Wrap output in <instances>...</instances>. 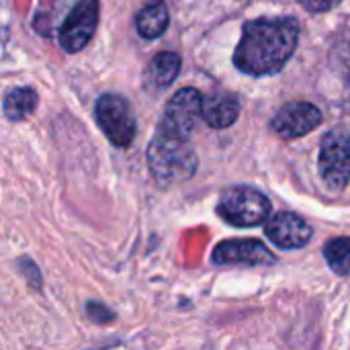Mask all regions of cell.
Returning <instances> with one entry per match:
<instances>
[{
  "instance_id": "6da1fadb",
  "label": "cell",
  "mask_w": 350,
  "mask_h": 350,
  "mask_svg": "<svg viewBox=\"0 0 350 350\" xmlns=\"http://www.w3.org/2000/svg\"><path fill=\"white\" fill-rule=\"evenodd\" d=\"M299 41V23L291 16L248 21L234 53V64L248 76L279 72Z\"/></svg>"
},
{
  "instance_id": "7a4b0ae2",
  "label": "cell",
  "mask_w": 350,
  "mask_h": 350,
  "mask_svg": "<svg viewBox=\"0 0 350 350\" xmlns=\"http://www.w3.org/2000/svg\"><path fill=\"white\" fill-rule=\"evenodd\" d=\"M199 166V158L189 139L172 137L156 131L148 146V168L162 187L189 180Z\"/></svg>"
},
{
  "instance_id": "3957f363",
  "label": "cell",
  "mask_w": 350,
  "mask_h": 350,
  "mask_svg": "<svg viewBox=\"0 0 350 350\" xmlns=\"http://www.w3.org/2000/svg\"><path fill=\"white\" fill-rule=\"evenodd\" d=\"M217 213L230 226L254 228L269 219L271 201L252 187H232L221 193Z\"/></svg>"
},
{
  "instance_id": "277c9868",
  "label": "cell",
  "mask_w": 350,
  "mask_h": 350,
  "mask_svg": "<svg viewBox=\"0 0 350 350\" xmlns=\"http://www.w3.org/2000/svg\"><path fill=\"white\" fill-rule=\"evenodd\" d=\"M94 119L115 148H129L137 135V121L131 105L121 94H103L94 105Z\"/></svg>"
},
{
  "instance_id": "5b68a950",
  "label": "cell",
  "mask_w": 350,
  "mask_h": 350,
  "mask_svg": "<svg viewBox=\"0 0 350 350\" xmlns=\"http://www.w3.org/2000/svg\"><path fill=\"white\" fill-rule=\"evenodd\" d=\"M320 174L332 191L350 180V133L345 127L330 129L320 144Z\"/></svg>"
},
{
  "instance_id": "8992f818",
  "label": "cell",
  "mask_w": 350,
  "mask_h": 350,
  "mask_svg": "<svg viewBox=\"0 0 350 350\" xmlns=\"http://www.w3.org/2000/svg\"><path fill=\"white\" fill-rule=\"evenodd\" d=\"M203 109V96L197 88H180L164 109V115L160 119V125L156 131L189 139L195 131Z\"/></svg>"
},
{
  "instance_id": "52a82bcc",
  "label": "cell",
  "mask_w": 350,
  "mask_h": 350,
  "mask_svg": "<svg viewBox=\"0 0 350 350\" xmlns=\"http://www.w3.org/2000/svg\"><path fill=\"white\" fill-rule=\"evenodd\" d=\"M98 0H78L76 6L68 12L57 31L59 47L66 53H78L90 43L98 25Z\"/></svg>"
},
{
  "instance_id": "ba28073f",
  "label": "cell",
  "mask_w": 350,
  "mask_h": 350,
  "mask_svg": "<svg viewBox=\"0 0 350 350\" xmlns=\"http://www.w3.org/2000/svg\"><path fill=\"white\" fill-rule=\"evenodd\" d=\"M322 123V111L312 103H287L273 119V131L283 139L304 137Z\"/></svg>"
},
{
  "instance_id": "9c48e42d",
  "label": "cell",
  "mask_w": 350,
  "mask_h": 350,
  "mask_svg": "<svg viewBox=\"0 0 350 350\" xmlns=\"http://www.w3.org/2000/svg\"><path fill=\"white\" fill-rule=\"evenodd\" d=\"M211 260L217 267H226V265L267 267V265H273L277 258L260 240L248 238V240H226L217 244Z\"/></svg>"
},
{
  "instance_id": "30bf717a",
  "label": "cell",
  "mask_w": 350,
  "mask_h": 350,
  "mask_svg": "<svg viewBox=\"0 0 350 350\" xmlns=\"http://www.w3.org/2000/svg\"><path fill=\"white\" fill-rule=\"evenodd\" d=\"M267 236L271 242L283 250H297L304 248L312 240V226L299 217L297 213L291 211H281L275 213L267 221Z\"/></svg>"
},
{
  "instance_id": "8fae6325",
  "label": "cell",
  "mask_w": 350,
  "mask_h": 350,
  "mask_svg": "<svg viewBox=\"0 0 350 350\" xmlns=\"http://www.w3.org/2000/svg\"><path fill=\"white\" fill-rule=\"evenodd\" d=\"M240 115V100L230 92H215L203 98L201 117L213 129H226L236 123Z\"/></svg>"
},
{
  "instance_id": "7c38bea8",
  "label": "cell",
  "mask_w": 350,
  "mask_h": 350,
  "mask_svg": "<svg viewBox=\"0 0 350 350\" xmlns=\"http://www.w3.org/2000/svg\"><path fill=\"white\" fill-rule=\"evenodd\" d=\"M180 72V55L174 51H160L156 53L146 72H144V86L150 90L168 88Z\"/></svg>"
},
{
  "instance_id": "4fadbf2b",
  "label": "cell",
  "mask_w": 350,
  "mask_h": 350,
  "mask_svg": "<svg viewBox=\"0 0 350 350\" xmlns=\"http://www.w3.org/2000/svg\"><path fill=\"white\" fill-rule=\"evenodd\" d=\"M170 23V14L168 8L164 4H150L146 8H142L135 16V27L137 33L144 39H158L164 35V31L168 29Z\"/></svg>"
},
{
  "instance_id": "5bb4252c",
  "label": "cell",
  "mask_w": 350,
  "mask_h": 350,
  "mask_svg": "<svg viewBox=\"0 0 350 350\" xmlns=\"http://www.w3.org/2000/svg\"><path fill=\"white\" fill-rule=\"evenodd\" d=\"M37 105H39V96L35 88L18 86L4 96V115L8 121H23L35 113Z\"/></svg>"
},
{
  "instance_id": "9a60e30c",
  "label": "cell",
  "mask_w": 350,
  "mask_h": 350,
  "mask_svg": "<svg viewBox=\"0 0 350 350\" xmlns=\"http://www.w3.org/2000/svg\"><path fill=\"white\" fill-rule=\"evenodd\" d=\"M324 256L330 269L342 277H350V238H334L324 246Z\"/></svg>"
},
{
  "instance_id": "2e32d148",
  "label": "cell",
  "mask_w": 350,
  "mask_h": 350,
  "mask_svg": "<svg viewBox=\"0 0 350 350\" xmlns=\"http://www.w3.org/2000/svg\"><path fill=\"white\" fill-rule=\"evenodd\" d=\"M332 57H334V68L342 74L345 82L350 84V31L345 33L332 49Z\"/></svg>"
},
{
  "instance_id": "e0dca14e",
  "label": "cell",
  "mask_w": 350,
  "mask_h": 350,
  "mask_svg": "<svg viewBox=\"0 0 350 350\" xmlns=\"http://www.w3.org/2000/svg\"><path fill=\"white\" fill-rule=\"evenodd\" d=\"M16 267H18V271L25 275V279H27L29 287H31V289H35V291H41L43 279H41L39 267H37L31 258H27V256L18 258V260H16Z\"/></svg>"
},
{
  "instance_id": "ac0fdd59",
  "label": "cell",
  "mask_w": 350,
  "mask_h": 350,
  "mask_svg": "<svg viewBox=\"0 0 350 350\" xmlns=\"http://www.w3.org/2000/svg\"><path fill=\"white\" fill-rule=\"evenodd\" d=\"M86 316L94 324H111V322H115V312L109 310L103 301H88L86 304Z\"/></svg>"
},
{
  "instance_id": "d6986e66",
  "label": "cell",
  "mask_w": 350,
  "mask_h": 350,
  "mask_svg": "<svg viewBox=\"0 0 350 350\" xmlns=\"http://www.w3.org/2000/svg\"><path fill=\"white\" fill-rule=\"evenodd\" d=\"M336 2H340V0H301V4H304L308 10H328V8H332Z\"/></svg>"
}]
</instances>
